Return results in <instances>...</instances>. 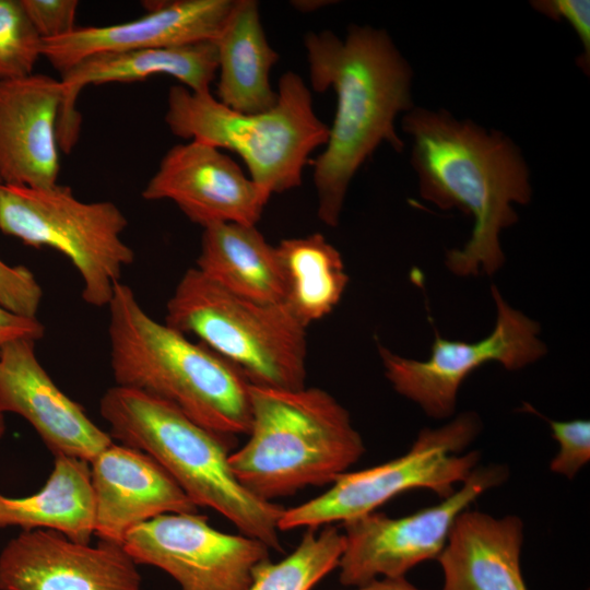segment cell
<instances>
[{"label":"cell","instance_id":"1","mask_svg":"<svg viewBox=\"0 0 590 590\" xmlns=\"http://www.w3.org/2000/svg\"><path fill=\"white\" fill-rule=\"evenodd\" d=\"M402 129L413 140L411 165L421 197L473 217L471 238L446 252L447 268L458 276L492 275L505 261L499 235L518 221L512 204H527L532 197L520 149L505 133L445 109L414 106L404 114Z\"/></svg>","mask_w":590,"mask_h":590},{"label":"cell","instance_id":"2","mask_svg":"<svg viewBox=\"0 0 590 590\" xmlns=\"http://www.w3.org/2000/svg\"><path fill=\"white\" fill-rule=\"evenodd\" d=\"M304 43L312 88L337 95L326 148L312 163L318 217L337 226L359 167L385 142L404 148L394 122L414 107L413 71L388 33L368 25H351L344 39L309 32Z\"/></svg>","mask_w":590,"mask_h":590},{"label":"cell","instance_id":"3","mask_svg":"<svg viewBox=\"0 0 590 590\" xmlns=\"http://www.w3.org/2000/svg\"><path fill=\"white\" fill-rule=\"evenodd\" d=\"M108 309L116 386L165 401L223 437L248 434L250 384L239 369L202 343L152 318L127 284L116 286Z\"/></svg>","mask_w":590,"mask_h":590},{"label":"cell","instance_id":"4","mask_svg":"<svg viewBox=\"0 0 590 590\" xmlns=\"http://www.w3.org/2000/svg\"><path fill=\"white\" fill-rule=\"evenodd\" d=\"M109 435L154 459L198 507L228 519L239 533L282 552L279 518L284 507L250 493L229 463L234 439L197 424L172 404L114 386L99 400Z\"/></svg>","mask_w":590,"mask_h":590},{"label":"cell","instance_id":"5","mask_svg":"<svg viewBox=\"0 0 590 590\" xmlns=\"http://www.w3.org/2000/svg\"><path fill=\"white\" fill-rule=\"evenodd\" d=\"M248 439L232 452L237 480L266 502L332 484L365 452L349 411L320 388L250 385Z\"/></svg>","mask_w":590,"mask_h":590},{"label":"cell","instance_id":"6","mask_svg":"<svg viewBox=\"0 0 590 590\" xmlns=\"http://www.w3.org/2000/svg\"><path fill=\"white\" fill-rule=\"evenodd\" d=\"M164 120L179 138L238 154L251 180L269 197L298 187L309 155L329 137L309 87L291 71L280 79L276 104L256 114L235 111L210 91L173 85Z\"/></svg>","mask_w":590,"mask_h":590},{"label":"cell","instance_id":"7","mask_svg":"<svg viewBox=\"0 0 590 590\" xmlns=\"http://www.w3.org/2000/svg\"><path fill=\"white\" fill-rule=\"evenodd\" d=\"M165 323L198 338L234 365L250 385L306 387V327L284 303H263L228 292L188 269L167 302Z\"/></svg>","mask_w":590,"mask_h":590},{"label":"cell","instance_id":"8","mask_svg":"<svg viewBox=\"0 0 590 590\" xmlns=\"http://www.w3.org/2000/svg\"><path fill=\"white\" fill-rule=\"evenodd\" d=\"M128 220L111 201L84 202L64 185L0 184V231L24 245L66 256L82 281V298L108 307L134 251L122 239Z\"/></svg>","mask_w":590,"mask_h":590},{"label":"cell","instance_id":"9","mask_svg":"<svg viewBox=\"0 0 590 590\" xmlns=\"http://www.w3.org/2000/svg\"><path fill=\"white\" fill-rule=\"evenodd\" d=\"M481 429L476 414L464 413L448 424L423 428L402 456L376 467L345 472L330 488L300 505L284 508L279 530L318 528L376 511L401 493L425 488L447 498L477 467L480 453H461Z\"/></svg>","mask_w":590,"mask_h":590},{"label":"cell","instance_id":"10","mask_svg":"<svg viewBox=\"0 0 590 590\" xmlns=\"http://www.w3.org/2000/svg\"><path fill=\"white\" fill-rule=\"evenodd\" d=\"M491 292L496 321L492 333L483 340L451 341L435 329L427 361L402 357L378 344L385 376L393 389L430 417L441 420L453 414L460 385L482 365L497 362L516 370L546 354L545 344L538 338L540 324L506 303L494 284Z\"/></svg>","mask_w":590,"mask_h":590},{"label":"cell","instance_id":"11","mask_svg":"<svg viewBox=\"0 0 590 590\" xmlns=\"http://www.w3.org/2000/svg\"><path fill=\"white\" fill-rule=\"evenodd\" d=\"M507 475L500 464L476 467L459 489L437 505L400 518L373 511L343 522L341 585L354 588L377 578L404 577L420 563L438 558L457 517Z\"/></svg>","mask_w":590,"mask_h":590},{"label":"cell","instance_id":"12","mask_svg":"<svg viewBox=\"0 0 590 590\" xmlns=\"http://www.w3.org/2000/svg\"><path fill=\"white\" fill-rule=\"evenodd\" d=\"M138 565L169 575L180 590H247L270 548L214 529L198 512L166 514L133 528L122 543Z\"/></svg>","mask_w":590,"mask_h":590},{"label":"cell","instance_id":"13","mask_svg":"<svg viewBox=\"0 0 590 590\" xmlns=\"http://www.w3.org/2000/svg\"><path fill=\"white\" fill-rule=\"evenodd\" d=\"M0 590H142L138 564L116 543L27 530L0 552Z\"/></svg>","mask_w":590,"mask_h":590},{"label":"cell","instance_id":"14","mask_svg":"<svg viewBox=\"0 0 590 590\" xmlns=\"http://www.w3.org/2000/svg\"><path fill=\"white\" fill-rule=\"evenodd\" d=\"M142 197L173 201L203 228L217 223L256 225L270 199L229 155L194 140L166 152Z\"/></svg>","mask_w":590,"mask_h":590},{"label":"cell","instance_id":"15","mask_svg":"<svg viewBox=\"0 0 590 590\" xmlns=\"http://www.w3.org/2000/svg\"><path fill=\"white\" fill-rule=\"evenodd\" d=\"M35 344L20 339L0 352V411L23 417L54 456L91 462L114 439L59 389L38 361Z\"/></svg>","mask_w":590,"mask_h":590},{"label":"cell","instance_id":"16","mask_svg":"<svg viewBox=\"0 0 590 590\" xmlns=\"http://www.w3.org/2000/svg\"><path fill=\"white\" fill-rule=\"evenodd\" d=\"M233 5L234 0L145 2L148 12L139 19L75 27L60 37L43 39L42 56L61 74L96 54L214 42Z\"/></svg>","mask_w":590,"mask_h":590},{"label":"cell","instance_id":"17","mask_svg":"<svg viewBox=\"0 0 590 590\" xmlns=\"http://www.w3.org/2000/svg\"><path fill=\"white\" fill-rule=\"evenodd\" d=\"M94 535L122 545L139 524L166 514L197 512L198 507L149 455L113 442L91 462Z\"/></svg>","mask_w":590,"mask_h":590},{"label":"cell","instance_id":"18","mask_svg":"<svg viewBox=\"0 0 590 590\" xmlns=\"http://www.w3.org/2000/svg\"><path fill=\"white\" fill-rule=\"evenodd\" d=\"M60 80L44 73L0 81V179L49 188L58 184Z\"/></svg>","mask_w":590,"mask_h":590},{"label":"cell","instance_id":"19","mask_svg":"<svg viewBox=\"0 0 590 590\" xmlns=\"http://www.w3.org/2000/svg\"><path fill=\"white\" fill-rule=\"evenodd\" d=\"M216 72L217 50L213 42L88 56L61 73L63 98L57 129L59 148L70 153L78 141L82 118L76 101L87 85L131 83L154 75H169L190 91L208 92Z\"/></svg>","mask_w":590,"mask_h":590},{"label":"cell","instance_id":"20","mask_svg":"<svg viewBox=\"0 0 590 590\" xmlns=\"http://www.w3.org/2000/svg\"><path fill=\"white\" fill-rule=\"evenodd\" d=\"M523 522L463 510L438 556L442 590H528L520 568Z\"/></svg>","mask_w":590,"mask_h":590},{"label":"cell","instance_id":"21","mask_svg":"<svg viewBox=\"0 0 590 590\" xmlns=\"http://www.w3.org/2000/svg\"><path fill=\"white\" fill-rule=\"evenodd\" d=\"M217 101L243 114L271 109L278 101L270 72L279 55L269 45L255 0H234L216 39Z\"/></svg>","mask_w":590,"mask_h":590},{"label":"cell","instance_id":"22","mask_svg":"<svg viewBox=\"0 0 590 590\" xmlns=\"http://www.w3.org/2000/svg\"><path fill=\"white\" fill-rule=\"evenodd\" d=\"M196 268L238 296L284 303L285 279L276 247L256 225L217 223L204 227Z\"/></svg>","mask_w":590,"mask_h":590},{"label":"cell","instance_id":"23","mask_svg":"<svg viewBox=\"0 0 590 590\" xmlns=\"http://www.w3.org/2000/svg\"><path fill=\"white\" fill-rule=\"evenodd\" d=\"M94 518L90 462L81 459L55 456L50 475L34 494L11 497L0 493V529L52 530L90 543Z\"/></svg>","mask_w":590,"mask_h":590},{"label":"cell","instance_id":"24","mask_svg":"<svg viewBox=\"0 0 590 590\" xmlns=\"http://www.w3.org/2000/svg\"><path fill=\"white\" fill-rule=\"evenodd\" d=\"M285 279L284 304L307 328L329 315L349 283L342 256L321 234L283 239L276 246Z\"/></svg>","mask_w":590,"mask_h":590},{"label":"cell","instance_id":"25","mask_svg":"<svg viewBox=\"0 0 590 590\" xmlns=\"http://www.w3.org/2000/svg\"><path fill=\"white\" fill-rule=\"evenodd\" d=\"M307 528L298 545L286 557L261 565L247 590H311L338 568L344 550V535L333 524L320 532Z\"/></svg>","mask_w":590,"mask_h":590},{"label":"cell","instance_id":"26","mask_svg":"<svg viewBox=\"0 0 590 590\" xmlns=\"http://www.w3.org/2000/svg\"><path fill=\"white\" fill-rule=\"evenodd\" d=\"M42 49L21 0H0V81L31 75Z\"/></svg>","mask_w":590,"mask_h":590},{"label":"cell","instance_id":"27","mask_svg":"<svg viewBox=\"0 0 590 590\" xmlns=\"http://www.w3.org/2000/svg\"><path fill=\"white\" fill-rule=\"evenodd\" d=\"M545 420L550 424L553 438L559 445L550 469L571 480L590 460V422Z\"/></svg>","mask_w":590,"mask_h":590},{"label":"cell","instance_id":"28","mask_svg":"<svg viewBox=\"0 0 590 590\" xmlns=\"http://www.w3.org/2000/svg\"><path fill=\"white\" fill-rule=\"evenodd\" d=\"M43 288L24 266H10L0 259V305L27 318H37Z\"/></svg>","mask_w":590,"mask_h":590},{"label":"cell","instance_id":"29","mask_svg":"<svg viewBox=\"0 0 590 590\" xmlns=\"http://www.w3.org/2000/svg\"><path fill=\"white\" fill-rule=\"evenodd\" d=\"M531 7L553 20H565L577 34L582 51L577 58V66L590 74V1L589 0H534Z\"/></svg>","mask_w":590,"mask_h":590},{"label":"cell","instance_id":"30","mask_svg":"<svg viewBox=\"0 0 590 590\" xmlns=\"http://www.w3.org/2000/svg\"><path fill=\"white\" fill-rule=\"evenodd\" d=\"M21 3L43 39L60 37L76 27V0H21Z\"/></svg>","mask_w":590,"mask_h":590},{"label":"cell","instance_id":"31","mask_svg":"<svg viewBox=\"0 0 590 590\" xmlns=\"http://www.w3.org/2000/svg\"><path fill=\"white\" fill-rule=\"evenodd\" d=\"M44 333L45 327L38 318L16 315L0 305V352L10 342L20 339L38 341Z\"/></svg>","mask_w":590,"mask_h":590},{"label":"cell","instance_id":"32","mask_svg":"<svg viewBox=\"0 0 590 590\" xmlns=\"http://www.w3.org/2000/svg\"><path fill=\"white\" fill-rule=\"evenodd\" d=\"M340 590H421L410 583L405 577H386L377 578L365 585L351 589Z\"/></svg>","mask_w":590,"mask_h":590},{"label":"cell","instance_id":"33","mask_svg":"<svg viewBox=\"0 0 590 590\" xmlns=\"http://www.w3.org/2000/svg\"><path fill=\"white\" fill-rule=\"evenodd\" d=\"M4 415L5 414L0 411V439L3 437L4 432H5V418H4Z\"/></svg>","mask_w":590,"mask_h":590},{"label":"cell","instance_id":"34","mask_svg":"<svg viewBox=\"0 0 590 590\" xmlns=\"http://www.w3.org/2000/svg\"><path fill=\"white\" fill-rule=\"evenodd\" d=\"M0 184H2L1 179H0Z\"/></svg>","mask_w":590,"mask_h":590}]
</instances>
